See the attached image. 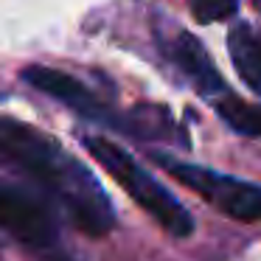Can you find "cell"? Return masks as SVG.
I'll list each match as a JSON object with an SVG mask.
<instances>
[{"label": "cell", "instance_id": "1", "mask_svg": "<svg viewBox=\"0 0 261 261\" xmlns=\"http://www.w3.org/2000/svg\"><path fill=\"white\" fill-rule=\"evenodd\" d=\"M0 154L34 180L59 208L70 225L85 236L101 239L115 227V208L101 182L82 160H76L54 135L0 115Z\"/></svg>", "mask_w": 261, "mask_h": 261}, {"label": "cell", "instance_id": "2", "mask_svg": "<svg viewBox=\"0 0 261 261\" xmlns=\"http://www.w3.org/2000/svg\"><path fill=\"white\" fill-rule=\"evenodd\" d=\"M82 143L90 152V158H96L104 166L110 177L163 227L166 233H171L174 239H188L194 233V219L186 211V205L163 188V182H158L124 146L107 141L101 135H82Z\"/></svg>", "mask_w": 261, "mask_h": 261}, {"label": "cell", "instance_id": "3", "mask_svg": "<svg viewBox=\"0 0 261 261\" xmlns=\"http://www.w3.org/2000/svg\"><path fill=\"white\" fill-rule=\"evenodd\" d=\"M0 230L37 253H51L59 242L57 202L20 169L3 163H0Z\"/></svg>", "mask_w": 261, "mask_h": 261}, {"label": "cell", "instance_id": "4", "mask_svg": "<svg viewBox=\"0 0 261 261\" xmlns=\"http://www.w3.org/2000/svg\"><path fill=\"white\" fill-rule=\"evenodd\" d=\"M149 160L154 166H160L166 174H171L177 182H182L194 194H199L219 214L230 216L236 222H261V186H255L250 180H239L233 174L205 169V166L197 163H186V160L174 158L169 152L149 149Z\"/></svg>", "mask_w": 261, "mask_h": 261}, {"label": "cell", "instance_id": "5", "mask_svg": "<svg viewBox=\"0 0 261 261\" xmlns=\"http://www.w3.org/2000/svg\"><path fill=\"white\" fill-rule=\"evenodd\" d=\"M20 76H23L25 85H31L34 90L57 98L59 104H65V107L73 110L82 118L118 129L121 113H115L110 104H104V98H98L96 93H93L82 79H76V76L65 73V70H57V68H48V65H29V68L20 70Z\"/></svg>", "mask_w": 261, "mask_h": 261}, {"label": "cell", "instance_id": "6", "mask_svg": "<svg viewBox=\"0 0 261 261\" xmlns=\"http://www.w3.org/2000/svg\"><path fill=\"white\" fill-rule=\"evenodd\" d=\"M154 42H158L160 54L169 59L177 68V73H182L191 87L199 93V96L216 101L219 96L227 93L225 79L219 76L216 65L211 62L208 51L202 48V42L186 29H169V31H154Z\"/></svg>", "mask_w": 261, "mask_h": 261}, {"label": "cell", "instance_id": "7", "mask_svg": "<svg viewBox=\"0 0 261 261\" xmlns=\"http://www.w3.org/2000/svg\"><path fill=\"white\" fill-rule=\"evenodd\" d=\"M118 132L132 135L138 141H166L188 146V132L163 104H135L132 110L121 113Z\"/></svg>", "mask_w": 261, "mask_h": 261}, {"label": "cell", "instance_id": "8", "mask_svg": "<svg viewBox=\"0 0 261 261\" xmlns=\"http://www.w3.org/2000/svg\"><path fill=\"white\" fill-rule=\"evenodd\" d=\"M227 51L242 82L261 96V34L247 23H236L227 31Z\"/></svg>", "mask_w": 261, "mask_h": 261}, {"label": "cell", "instance_id": "9", "mask_svg": "<svg viewBox=\"0 0 261 261\" xmlns=\"http://www.w3.org/2000/svg\"><path fill=\"white\" fill-rule=\"evenodd\" d=\"M214 110L236 135L244 138H261V104L242 101L230 90L214 101Z\"/></svg>", "mask_w": 261, "mask_h": 261}, {"label": "cell", "instance_id": "10", "mask_svg": "<svg viewBox=\"0 0 261 261\" xmlns=\"http://www.w3.org/2000/svg\"><path fill=\"white\" fill-rule=\"evenodd\" d=\"M188 9H191L197 23L208 25V23L230 20L239 9V0H188Z\"/></svg>", "mask_w": 261, "mask_h": 261}, {"label": "cell", "instance_id": "11", "mask_svg": "<svg viewBox=\"0 0 261 261\" xmlns=\"http://www.w3.org/2000/svg\"><path fill=\"white\" fill-rule=\"evenodd\" d=\"M253 3H255V9H258V14H261V0H253Z\"/></svg>", "mask_w": 261, "mask_h": 261}, {"label": "cell", "instance_id": "12", "mask_svg": "<svg viewBox=\"0 0 261 261\" xmlns=\"http://www.w3.org/2000/svg\"><path fill=\"white\" fill-rule=\"evenodd\" d=\"M0 244H3V239H0Z\"/></svg>", "mask_w": 261, "mask_h": 261}]
</instances>
